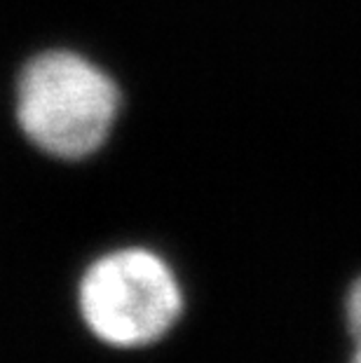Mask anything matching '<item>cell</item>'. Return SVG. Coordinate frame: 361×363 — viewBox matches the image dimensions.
I'll list each match as a JSON object with an SVG mask.
<instances>
[{"label": "cell", "mask_w": 361, "mask_h": 363, "mask_svg": "<svg viewBox=\"0 0 361 363\" xmlns=\"http://www.w3.org/2000/svg\"><path fill=\"white\" fill-rule=\"evenodd\" d=\"M80 307L101 340L139 347L157 340L176 321L181 291L162 258L143 249H122L87 269Z\"/></svg>", "instance_id": "cell-2"}, {"label": "cell", "mask_w": 361, "mask_h": 363, "mask_svg": "<svg viewBox=\"0 0 361 363\" xmlns=\"http://www.w3.org/2000/svg\"><path fill=\"white\" fill-rule=\"evenodd\" d=\"M118 108L115 82L73 52L35 57L17 87L19 127L40 150L64 160L87 157L101 148Z\"/></svg>", "instance_id": "cell-1"}]
</instances>
